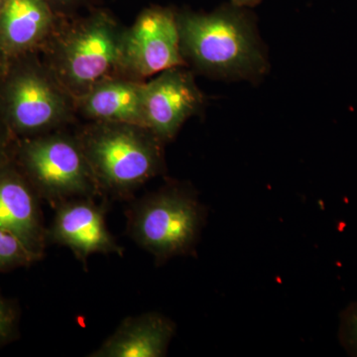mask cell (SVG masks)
Returning a JSON list of instances; mask_svg holds the SVG:
<instances>
[{"mask_svg": "<svg viewBox=\"0 0 357 357\" xmlns=\"http://www.w3.org/2000/svg\"><path fill=\"white\" fill-rule=\"evenodd\" d=\"M183 57L225 81L260 82L269 69L253 13L229 4L211 13L177 14Z\"/></svg>", "mask_w": 357, "mask_h": 357, "instance_id": "6da1fadb", "label": "cell"}, {"mask_svg": "<svg viewBox=\"0 0 357 357\" xmlns=\"http://www.w3.org/2000/svg\"><path fill=\"white\" fill-rule=\"evenodd\" d=\"M163 141L143 126L107 122L79 140L100 196L128 199L164 171Z\"/></svg>", "mask_w": 357, "mask_h": 357, "instance_id": "7a4b0ae2", "label": "cell"}, {"mask_svg": "<svg viewBox=\"0 0 357 357\" xmlns=\"http://www.w3.org/2000/svg\"><path fill=\"white\" fill-rule=\"evenodd\" d=\"M206 213L190 185L172 183L129 206L128 234L161 266L178 256L195 255Z\"/></svg>", "mask_w": 357, "mask_h": 357, "instance_id": "3957f363", "label": "cell"}, {"mask_svg": "<svg viewBox=\"0 0 357 357\" xmlns=\"http://www.w3.org/2000/svg\"><path fill=\"white\" fill-rule=\"evenodd\" d=\"M14 163L40 199L54 208L69 199L100 195L79 141L60 135L18 139Z\"/></svg>", "mask_w": 357, "mask_h": 357, "instance_id": "277c9868", "label": "cell"}, {"mask_svg": "<svg viewBox=\"0 0 357 357\" xmlns=\"http://www.w3.org/2000/svg\"><path fill=\"white\" fill-rule=\"evenodd\" d=\"M28 55L9 59L0 82V114L17 139L52 128L65 107L62 96Z\"/></svg>", "mask_w": 357, "mask_h": 357, "instance_id": "5b68a950", "label": "cell"}, {"mask_svg": "<svg viewBox=\"0 0 357 357\" xmlns=\"http://www.w3.org/2000/svg\"><path fill=\"white\" fill-rule=\"evenodd\" d=\"M122 42L123 34L107 13L93 14L65 40L59 59L61 77L70 88L89 91L122 65Z\"/></svg>", "mask_w": 357, "mask_h": 357, "instance_id": "8992f818", "label": "cell"}, {"mask_svg": "<svg viewBox=\"0 0 357 357\" xmlns=\"http://www.w3.org/2000/svg\"><path fill=\"white\" fill-rule=\"evenodd\" d=\"M122 65L141 77L185 65L177 14L172 9L156 6L142 11L123 34Z\"/></svg>", "mask_w": 357, "mask_h": 357, "instance_id": "52a82bcc", "label": "cell"}, {"mask_svg": "<svg viewBox=\"0 0 357 357\" xmlns=\"http://www.w3.org/2000/svg\"><path fill=\"white\" fill-rule=\"evenodd\" d=\"M93 199H73L58 204L53 222L47 229L48 243L69 248L86 270L91 255L122 256L124 252L107 229L105 206L96 204Z\"/></svg>", "mask_w": 357, "mask_h": 357, "instance_id": "ba28073f", "label": "cell"}, {"mask_svg": "<svg viewBox=\"0 0 357 357\" xmlns=\"http://www.w3.org/2000/svg\"><path fill=\"white\" fill-rule=\"evenodd\" d=\"M204 98L191 73L181 67L160 73L144 84V128L163 141L172 140L188 119L201 109Z\"/></svg>", "mask_w": 357, "mask_h": 357, "instance_id": "9c48e42d", "label": "cell"}, {"mask_svg": "<svg viewBox=\"0 0 357 357\" xmlns=\"http://www.w3.org/2000/svg\"><path fill=\"white\" fill-rule=\"evenodd\" d=\"M39 199L14 161L0 169V227L18 237L38 261L48 244Z\"/></svg>", "mask_w": 357, "mask_h": 357, "instance_id": "30bf717a", "label": "cell"}, {"mask_svg": "<svg viewBox=\"0 0 357 357\" xmlns=\"http://www.w3.org/2000/svg\"><path fill=\"white\" fill-rule=\"evenodd\" d=\"M175 321L156 312L124 319L89 357H163L176 335Z\"/></svg>", "mask_w": 357, "mask_h": 357, "instance_id": "8fae6325", "label": "cell"}, {"mask_svg": "<svg viewBox=\"0 0 357 357\" xmlns=\"http://www.w3.org/2000/svg\"><path fill=\"white\" fill-rule=\"evenodd\" d=\"M46 0H6L0 9V49L9 59L30 54L53 26Z\"/></svg>", "mask_w": 357, "mask_h": 357, "instance_id": "7c38bea8", "label": "cell"}, {"mask_svg": "<svg viewBox=\"0 0 357 357\" xmlns=\"http://www.w3.org/2000/svg\"><path fill=\"white\" fill-rule=\"evenodd\" d=\"M144 84L128 81H102L89 89L83 100L86 114L112 123L144 128Z\"/></svg>", "mask_w": 357, "mask_h": 357, "instance_id": "4fadbf2b", "label": "cell"}, {"mask_svg": "<svg viewBox=\"0 0 357 357\" xmlns=\"http://www.w3.org/2000/svg\"><path fill=\"white\" fill-rule=\"evenodd\" d=\"M38 261L18 237L0 227V273Z\"/></svg>", "mask_w": 357, "mask_h": 357, "instance_id": "5bb4252c", "label": "cell"}, {"mask_svg": "<svg viewBox=\"0 0 357 357\" xmlns=\"http://www.w3.org/2000/svg\"><path fill=\"white\" fill-rule=\"evenodd\" d=\"M20 319L17 305L0 293V347L10 344L18 337Z\"/></svg>", "mask_w": 357, "mask_h": 357, "instance_id": "9a60e30c", "label": "cell"}, {"mask_svg": "<svg viewBox=\"0 0 357 357\" xmlns=\"http://www.w3.org/2000/svg\"><path fill=\"white\" fill-rule=\"evenodd\" d=\"M338 340L349 356L357 357V302L340 314Z\"/></svg>", "mask_w": 357, "mask_h": 357, "instance_id": "2e32d148", "label": "cell"}, {"mask_svg": "<svg viewBox=\"0 0 357 357\" xmlns=\"http://www.w3.org/2000/svg\"><path fill=\"white\" fill-rule=\"evenodd\" d=\"M17 140L0 114V169L14 161Z\"/></svg>", "mask_w": 357, "mask_h": 357, "instance_id": "e0dca14e", "label": "cell"}, {"mask_svg": "<svg viewBox=\"0 0 357 357\" xmlns=\"http://www.w3.org/2000/svg\"><path fill=\"white\" fill-rule=\"evenodd\" d=\"M231 4L243 8H252L261 3L262 0H230Z\"/></svg>", "mask_w": 357, "mask_h": 357, "instance_id": "ac0fdd59", "label": "cell"}, {"mask_svg": "<svg viewBox=\"0 0 357 357\" xmlns=\"http://www.w3.org/2000/svg\"><path fill=\"white\" fill-rule=\"evenodd\" d=\"M9 58L7 57L3 51L0 49V82L6 75L7 67H8Z\"/></svg>", "mask_w": 357, "mask_h": 357, "instance_id": "d6986e66", "label": "cell"}, {"mask_svg": "<svg viewBox=\"0 0 357 357\" xmlns=\"http://www.w3.org/2000/svg\"><path fill=\"white\" fill-rule=\"evenodd\" d=\"M49 3L51 4V6H53V4H59V6H67V4L73 2V0H46Z\"/></svg>", "mask_w": 357, "mask_h": 357, "instance_id": "ffe728a7", "label": "cell"}, {"mask_svg": "<svg viewBox=\"0 0 357 357\" xmlns=\"http://www.w3.org/2000/svg\"><path fill=\"white\" fill-rule=\"evenodd\" d=\"M4 2H6V0H0V9H1L2 6H3Z\"/></svg>", "mask_w": 357, "mask_h": 357, "instance_id": "44dd1931", "label": "cell"}]
</instances>
